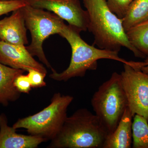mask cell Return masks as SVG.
<instances>
[{
    "instance_id": "1",
    "label": "cell",
    "mask_w": 148,
    "mask_h": 148,
    "mask_svg": "<svg viewBox=\"0 0 148 148\" xmlns=\"http://www.w3.org/2000/svg\"><path fill=\"white\" fill-rule=\"evenodd\" d=\"M88 16L87 30L94 36L98 48L119 52L122 47L132 51L137 58L146 56L131 44L119 18L110 10L105 0H83Z\"/></svg>"
},
{
    "instance_id": "2",
    "label": "cell",
    "mask_w": 148,
    "mask_h": 148,
    "mask_svg": "<svg viewBox=\"0 0 148 148\" xmlns=\"http://www.w3.org/2000/svg\"><path fill=\"white\" fill-rule=\"evenodd\" d=\"M80 32L71 25H64L59 35L67 40L71 46V62L68 68L61 73H57L55 70L53 71L49 75L51 78L57 81L66 82L73 78L84 77L88 71L96 70L98 61L102 59H110L135 67V61H127L121 58L117 51L89 45L82 38Z\"/></svg>"
},
{
    "instance_id": "3",
    "label": "cell",
    "mask_w": 148,
    "mask_h": 148,
    "mask_svg": "<svg viewBox=\"0 0 148 148\" xmlns=\"http://www.w3.org/2000/svg\"><path fill=\"white\" fill-rule=\"evenodd\" d=\"M108 134L95 114L87 109L67 116L48 148H103Z\"/></svg>"
},
{
    "instance_id": "4",
    "label": "cell",
    "mask_w": 148,
    "mask_h": 148,
    "mask_svg": "<svg viewBox=\"0 0 148 148\" xmlns=\"http://www.w3.org/2000/svg\"><path fill=\"white\" fill-rule=\"evenodd\" d=\"M91 104L108 135L112 133L128 107L120 74L114 72L99 86L92 95Z\"/></svg>"
},
{
    "instance_id": "5",
    "label": "cell",
    "mask_w": 148,
    "mask_h": 148,
    "mask_svg": "<svg viewBox=\"0 0 148 148\" xmlns=\"http://www.w3.org/2000/svg\"><path fill=\"white\" fill-rule=\"evenodd\" d=\"M73 100L71 95L56 93L48 106L34 114L18 119L12 127L16 129L24 128L29 135L51 141L61 130Z\"/></svg>"
},
{
    "instance_id": "6",
    "label": "cell",
    "mask_w": 148,
    "mask_h": 148,
    "mask_svg": "<svg viewBox=\"0 0 148 148\" xmlns=\"http://www.w3.org/2000/svg\"><path fill=\"white\" fill-rule=\"evenodd\" d=\"M22 9L26 27L30 31L32 37L31 44L26 48L32 56H36L53 71L54 69L46 58L43 44L51 35H59L65 25L64 20L49 11L36 8L28 4Z\"/></svg>"
},
{
    "instance_id": "7",
    "label": "cell",
    "mask_w": 148,
    "mask_h": 148,
    "mask_svg": "<svg viewBox=\"0 0 148 148\" xmlns=\"http://www.w3.org/2000/svg\"><path fill=\"white\" fill-rule=\"evenodd\" d=\"M123 64L124 69L120 75L128 108L133 118L135 114L139 115L148 122V74Z\"/></svg>"
},
{
    "instance_id": "8",
    "label": "cell",
    "mask_w": 148,
    "mask_h": 148,
    "mask_svg": "<svg viewBox=\"0 0 148 148\" xmlns=\"http://www.w3.org/2000/svg\"><path fill=\"white\" fill-rule=\"evenodd\" d=\"M36 8L51 12L69 25L82 32L87 31L88 16L79 0H24Z\"/></svg>"
},
{
    "instance_id": "9",
    "label": "cell",
    "mask_w": 148,
    "mask_h": 148,
    "mask_svg": "<svg viewBox=\"0 0 148 148\" xmlns=\"http://www.w3.org/2000/svg\"><path fill=\"white\" fill-rule=\"evenodd\" d=\"M0 63L11 68L28 72L34 69L44 73L47 71L42 64L36 61L26 47L5 42L0 40Z\"/></svg>"
},
{
    "instance_id": "10",
    "label": "cell",
    "mask_w": 148,
    "mask_h": 148,
    "mask_svg": "<svg viewBox=\"0 0 148 148\" xmlns=\"http://www.w3.org/2000/svg\"><path fill=\"white\" fill-rule=\"evenodd\" d=\"M27 30L21 8L0 20V40L11 44L25 45L28 44Z\"/></svg>"
},
{
    "instance_id": "11",
    "label": "cell",
    "mask_w": 148,
    "mask_h": 148,
    "mask_svg": "<svg viewBox=\"0 0 148 148\" xmlns=\"http://www.w3.org/2000/svg\"><path fill=\"white\" fill-rule=\"evenodd\" d=\"M16 130L9 126L4 114H0V148H36L46 142L38 136L18 134Z\"/></svg>"
},
{
    "instance_id": "12",
    "label": "cell",
    "mask_w": 148,
    "mask_h": 148,
    "mask_svg": "<svg viewBox=\"0 0 148 148\" xmlns=\"http://www.w3.org/2000/svg\"><path fill=\"white\" fill-rule=\"evenodd\" d=\"M132 118L127 107L116 128L112 133L107 136L103 148L131 147Z\"/></svg>"
},
{
    "instance_id": "13",
    "label": "cell",
    "mask_w": 148,
    "mask_h": 148,
    "mask_svg": "<svg viewBox=\"0 0 148 148\" xmlns=\"http://www.w3.org/2000/svg\"><path fill=\"white\" fill-rule=\"evenodd\" d=\"M24 72L0 63V104L7 106L10 102L17 101L20 98L21 93L14 86V82Z\"/></svg>"
},
{
    "instance_id": "14",
    "label": "cell",
    "mask_w": 148,
    "mask_h": 148,
    "mask_svg": "<svg viewBox=\"0 0 148 148\" xmlns=\"http://www.w3.org/2000/svg\"><path fill=\"white\" fill-rule=\"evenodd\" d=\"M148 21V0H133L122 18L125 32L132 27Z\"/></svg>"
},
{
    "instance_id": "15",
    "label": "cell",
    "mask_w": 148,
    "mask_h": 148,
    "mask_svg": "<svg viewBox=\"0 0 148 148\" xmlns=\"http://www.w3.org/2000/svg\"><path fill=\"white\" fill-rule=\"evenodd\" d=\"M126 34L131 44L143 55L148 57V21L132 27Z\"/></svg>"
},
{
    "instance_id": "16",
    "label": "cell",
    "mask_w": 148,
    "mask_h": 148,
    "mask_svg": "<svg viewBox=\"0 0 148 148\" xmlns=\"http://www.w3.org/2000/svg\"><path fill=\"white\" fill-rule=\"evenodd\" d=\"M132 139V148H148V122L139 115L133 117Z\"/></svg>"
},
{
    "instance_id": "17",
    "label": "cell",
    "mask_w": 148,
    "mask_h": 148,
    "mask_svg": "<svg viewBox=\"0 0 148 148\" xmlns=\"http://www.w3.org/2000/svg\"><path fill=\"white\" fill-rule=\"evenodd\" d=\"M109 8L119 18H123L133 0H105Z\"/></svg>"
},
{
    "instance_id": "18",
    "label": "cell",
    "mask_w": 148,
    "mask_h": 148,
    "mask_svg": "<svg viewBox=\"0 0 148 148\" xmlns=\"http://www.w3.org/2000/svg\"><path fill=\"white\" fill-rule=\"evenodd\" d=\"M27 4L24 0L0 1V16L12 12Z\"/></svg>"
},
{
    "instance_id": "19",
    "label": "cell",
    "mask_w": 148,
    "mask_h": 148,
    "mask_svg": "<svg viewBox=\"0 0 148 148\" xmlns=\"http://www.w3.org/2000/svg\"><path fill=\"white\" fill-rule=\"evenodd\" d=\"M27 72L32 88H38L46 86L44 79L47 74L34 69H29Z\"/></svg>"
},
{
    "instance_id": "20",
    "label": "cell",
    "mask_w": 148,
    "mask_h": 148,
    "mask_svg": "<svg viewBox=\"0 0 148 148\" xmlns=\"http://www.w3.org/2000/svg\"><path fill=\"white\" fill-rule=\"evenodd\" d=\"M14 86L21 93L29 94L32 88L29 77L23 74L16 77L14 82Z\"/></svg>"
},
{
    "instance_id": "21",
    "label": "cell",
    "mask_w": 148,
    "mask_h": 148,
    "mask_svg": "<svg viewBox=\"0 0 148 148\" xmlns=\"http://www.w3.org/2000/svg\"><path fill=\"white\" fill-rule=\"evenodd\" d=\"M140 70L144 73L148 74V57L144 62H141Z\"/></svg>"
},
{
    "instance_id": "22",
    "label": "cell",
    "mask_w": 148,
    "mask_h": 148,
    "mask_svg": "<svg viewBox=\"0 0 148 148\" xmlns=\"http://www.w3.org/2000/svg\"><path fill=\"white\" fill-rule=\"evenodd\" d=\"M12 0H0V1H10Z\"/></svg>"
}]
</instances>
